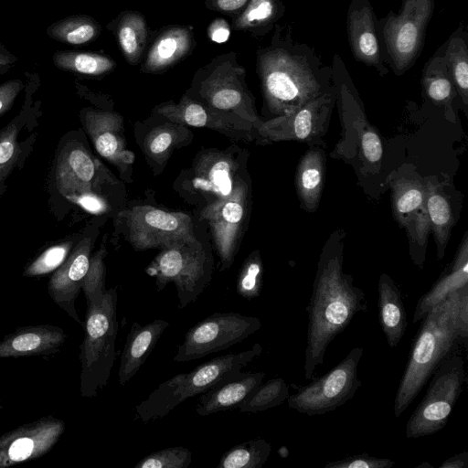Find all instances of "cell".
<instances>
[{
  "label": "cell",
  "mask_w": 468,
  "mask_h": 468,
  "mask_svg": "<svg viewBox=\"0 0 468 468\" xmlns=\"http://www.w3.org/2000/svg\"><path fill=\"white\" fill-rule=\"evenodd\" d=\"M425 206L432 230L437 258L441 260L454 225L453 214L449 199L442 191L440 183L435 178H429L425 182Z\"/></svg>",
  "instance_id": "cell-29"
},
{
  "label": "cell",
  "mask_w": 468,
  "mask_h": 468,
  "mask_svg": "<svg viewBox=\"0 0 468 468\" xmlns=\"http://www.w3.org/2000/svg\"><path fill=\"white\" fill-rule=\"evenodd\" d=\"M364 349L356 346L332 369L289 395L288 407L308 416L333 411L351 399L361 387L358 367Z\"/></svg>",
  "instance_id": "cell-10"
},
{
  "label": "cell",
  "mask_w": 468,
  "mask_h": 468,
  "mask_svg": "<svg viewBox=\"0 0 468 468\" xmlns=\"http://www.w3.org/2000/svg\"><path fill=\"white\" fill-rule=\"evenodd\" d=\"M126 239L135 250L164 249L196 239L191 218L152 206H135L121 213Z\"/></svg>",
  "instance_id": "cell-12"
},
{
  "label": "cell",
  "mask_w": 468,
  "mask_h": 468,
  "mask_svg": "<svg viewBox=\"0 0 468 468\" xmlns=\"http://www.w3.org/2000/svg\"><path fill=\"white\" fill-rule=\"evenodd\" d=\"M2 410H3V406H2V405H0V412L2 411Z\"/></svg>",
  "instance_id": "cell-54"
},
{
  "label": "cell",
  "mask_w": 468,
  "mask_h": 468,
  "mask_svg": "<svg viewBox=\"0 0 468 468\" xmlns=\"http://www.w3.org/2000/svg\"><path fill=\"white\" fill-rule=\"evenodd\" d=\"M17 61V57L11 53L0 43V66H12Z\"/></svg>",
  "instance_id": "cell-51"
},
{
  "label": "cell",
  "mask_w": 468,
  "mask_h": 468,
  "mask_svg": "<svg viewBox=\"0 0 468 468\" xmlns=\"http://www.w3.org/2000/svg\"><path fill=\"white\" fill-rule=\"evenodd\" d=\"M72 242H63L49 247L37 257L24 271L25 277H36L57 270L71 251Z\"/></svg>",
  "instance_id": "cell-43"
},
{
  "label": "cell",
  "mask_w": 468,
  "mask_h": 468,
  "mask_svg": "<svg viewBox=\"0 0 468 468\" xmlns=\"http://www.w3.org/2000/svg\"><path fill=\"white\" fill-rule=\"evenodd\" d=\"M395 462L390 459L378 458L363 452L329 462L324 468H392Z\"/></svg>",
  "instance_id": "cell-45"
},
{
  "label": "cell",
  "mask_w": 468,
  "mask_h": 468,
  "mask_svg": "<svg viewBox=\"0 0 468 468\" xmlns=\"http://www.w3.org/2000/svg\"><path fill=\"white\" fill-rule=\"evenodd\" d=\"M468 285V238L467 232L452 263L444 270L431 289L421 295L415 306L412 322H420L435 305L452 292Z\"/></svg>",
  "instance_id": "cell-25"
},
{
  "label": "cell",
  "mask_w": 468,
  "mask_h": 468,
  "mask_svg": "<svg viewBox=\"0 0 468 468\" xmlns=\"http://www.w3.org/2000/svg\"><path fill=\"white\" fill-rule=\"evenodd\" d=\"M433 11L434 0H403L399 13L390 11L378 21L385 62L396 75L419 58Z\"/></svg>",
  "instance_id": "cell-8"
},
{
  "label": "cell",
  "mask_w": 468,
  "mask_h": 468,
  "mask_svg": "<svg viewBox=\"0 0 468 468\" xmlns=\"http://www.w3.org/2000/svg\"><path fill=\"white\" fill-rule=\"evenodd\" d=\"M106 249L102 245L93 256H90L89 269L81 286L87 305L99 303L106 292Z\"/></svg>",
  "instance_id": "cell-40"
},
{
  "label": "cell",
  "mask_w": 468,
  "mask_h": 468,
  "mask_svg": "<svg viewBox=\"0 0 468 468\" xmlns=\"http://www.w3.org/2000/svg\"><path fill=\"white\" fill-rule=\"evenodd\" d=\"M99 165L82 145L64 149L56 167L58 189L66 197L94 193L98 187Z\"/></svg>",
  "instance_id": "cell-22"
},
{
  "label": "cell",
  "mask_w": 468,
  "mask_h": 468,
  "mask_svg": "<svg viewBox=\"0 0 468 468\" xmlns=\"http://www.w3.org/2000/svg\"><path fill=\"white\" fill-rule=\"evenodd\" d=\"M250 201V185L240 177L232 192L203 207L200 218L209 226L215 249L220 261V271L232 265L240 233L245 225Z\"/></svg>",
  "instance_id": "cell-14"
},
{
  "label": "cell",
  "mask_w": 468,
  "mask_h": 468,
  "mask_svg": "<svg viewBox=\"0 0 468 468\" xmlns=\"http://www.w3.org/2000/svg\"><path fill=\"white\" fill-rule=\"evenodd\" d=\"M230 35V27L225 19L218 18L214 20L207 28L208 37L216 43L226 42Z\"/></svg>",
  "instance_id": "cell-49"
},
{
  "label": "cell",
  "mask_w": 468,
  "mask_h": 468,
  "mask_svg": "<svg viewBox=\"0 0 468 468\" xmlns=\"http://www.w3.org/2000/svg\"><path fill=\"white\" fill-rule=\"evenodd\" d=\"M249 0H207V8L222 12L228 15H235L241 12Z\"/></svg>",
  "instance_id": "cell-47"
},
{
  "label": "cell",
  "mask_w": 468,
  "mask_h": 468,
  "mask_svg": "<svg viewBox=\"0 0 468 468\" xmlns=\"http://www.w3.org/2000/svg\"><path fill=\"white\" fill-rule=\"evenodd\" d=\"M101 26L89 16L75 15L58 20L47 28V35L60 43L86 45L98 37Z\"/></svg>",
  "instance_id": "cell-35"
},
{
  "label": "cell",
  "mask_w": 468,
  "mask_h": 468,
  "mask_svg": "<svg viewBox=\"0 0 468 468\" xmlns=\"http://www.w3.org/2000/svg\"><path fill=\"white\" fill-rule=\"evenodd\" d=\"M336 102L335 85L294 112L262 121L257 135L262 142L302 141L322 146Z\"/></svg>",
  "instance_id": "cell-13"
},
{
  "label": "cell",
  "mask_w": 468,
  "mask_h": 468,
  "mask_svg": "<svg viewBox=\"0 0 468 468\" xmlns=\"http://www.w3.org/2000/svg\"><path fill=\"white\" fill-rule=\"evenodd\" d=\"M262 351V346L256 343L249 350L220 356L200 364L188 373L175 375L135 406L134 420L148 422L165 417L186 399L215 388L241 371Z\"/></svg>",
  "instance_id": "cell-4"
},
{
  "label": "cell",
  "mask_w": 468,
  "mask_h": 468,
  "mask_svg": "<svg viewBox=\"0 0 468 468\" xmlns=\"http://www.w3.org/2000/svg\"><path fill=\"white\" fill-rule=\"evenodd\" d=\"M122 15L116 27V36L125 59L135 65L140 61L146 45L145 20L138 12L129 11Z\"/></svg>",
  "instance_id": "cell-36"
},
{
  "label": "cell",
  "mask_w": 468,
  "mask_h": 468,
  "mask_svg": "<svg viewBox=\"0 0 468 468\" xmlns=\"http://www.w3.org/2000/svg\"><path fill=\"white\" fill-rule=\"evenodd\" d=\"M91 246L90 238L80 241L65 261L55 270L48 283L51 300L82 327L75 302L89 269Z\"/></svg>",
  "instance_id": "cell-19"
},
{
  "label": "cell",
  "mask_w": 468,
  "mask_h": 468,
  "mask_svg": "<svg viewBox=\"0 0 468 468\" xmlns=\"http://www.w3.org/2000/svg\"><path fill=\"white\" fill-rule=\"evenodd\" d=\"M439 468H468V452H459L444 460Z\"/></svg>",
  "instance_id": "cell-50"
},
{
  "label": "cell",
  "mask_w": 468,
  "mask_h": 468,
  "mask_svg": "<svg viewBox=\"0 0 468 468\" xmlns=\"http://www.w3.org/2000/svg\"><path fill=\"white\" fill-rule=\"evenodd\" d=\"M271 444L262 438L249 440L224 452L217 468H261L271 454Z\"/></svg>",
  "instance_id": "cell-38"
},
{
  "label": "cell",
  "mask_w": 468,
  "mask_h": 468,
  "mask_svg": "<svg viewBox=\"0 0 468 468\" xmlns=\"http://www.w3.org/2000/svg\"><path fill=\"white\" fill-rule=\"evenodd\" d=\"M66 430L53 415L25 423L0 436V468L38 459L49 452Z\"/></svg>",
  "instance_id": "cell-16"
},
{
  "label": "cell",
  "mask_w": 468,
  "mask_h": 468,
  "mask_svg": "<svg viewBox=\"0 0 468 468\" xmlns=\"http://www.w3.org/2000/svg\"><path fill=\"white\" fill-rule=\"evenodd\" d=\"M192 137L186 125L168 122L153 128L144 138L143 151L152 163L164 165L172 152Z\"/></svg>",
  "instance_id": "cell-33"
},
{
  "label": "cell",
  "mask_w": 468,
  "mask_h": 468,
  "mask_svg": "<svg viewBox=\"0 0 468 468\" xmlns=\"http://www.w3.org/2000/svg\"><path fill=\"white\" fill-rule=\"evenodd\" d=\"M343 233L335 230L324 245L306 307L308 315L304 378L310 380L323 365L327 347L352 322L367 311L365 292L344 272Z\"/></svg>",
  "instance_id": "cell-1"
},
{
  "label": "cell",
  "mask_w": 468,
  "mask_h": 468,
  "mask_svg": "<svg viewBox=\"0 0 468 468\" xmlns=\"http://www.w3.org/2000/svg\"><path fill=\"white\" fill-rule=\"evenodd\" d=\"M169 322L154 320L144 325L134 322L127 335L118 370L120 385H125L141 368Z\"/></svg>",
  "instance_id": "cell-23"
},
{
  "label": "cell",
  "mask_w": 468,
  "mask_h": 468,
  "mask_svg": "<svg viewBox=\"0 0 468 468\" xmlns=\"http://www.w3.org/2000/svg\"><path fill=\"white\" fill-rule=\"evenodd\" d=\"M425 185L418 178L401 177L392 185V208L400 227L408 229L426 210Z\"/></svg>",
  "instance_id": "cell-31"
},
{
  "label": "cell",
  "mask_w": 468,
  "mask_h": 468,
  "mask_svg": "<svg viewBox=\"0 0 468 468\" xmlns=\"http://www.w3.org/2000/svg\"><path fill=\"white\" fill-rule=\"evenodd\" d=\"M83 124L101 156L120 171H126L133 165L134 154L126 148L120 114L89 109L84 111Z\"/></svg>",
  "instance_id": "cell-20"
},
{
  "label": "cell",
  "mask_w": 468,
  "mask_h": 468,
  "mask_svg": "<svg viewBox=\"0 0 468 468\" xmlns=\"http://www.w3.org/2000/svg\"><path fill=\"white\" fill-rule=\"evenodd\" d=\"M154 112L168 122L197 128H208L236 141L250 142L257 135V132L251 126L213 110L186 93L178 103H162L154 108Z\"/></svg>",
  "instance_id": "cell-17"
},
{
  "label": "cell",
  "mask_w": 468,
  "mask_h": 468,
  "mask_svg": "<svg viewBox=\"0 0 468 468\" xmlns=\"http://www.w3.org/2000/svg\"><path fill=\"white\" fill-rule=\"evenodd\" d=\"M466 379L461 355H450L436 367L426 394L406 424V437L418 439L434 434L448 422Z\"/></svg>",
  "instance_id": "cell-9"
},
{
  "label": "cell",
  "mask_w": 468,
  "mask_h": 468,
  "mask_svg": "<svg viewBox=\"0 0 468 468\" xmlns=\"http://www.w3.org/2000/svg\"><path fill=\"white\" fill-rule=\"evenodd\" d=\"M280 0H249L245 8L234 19L235 30H269L284 13Z\"/></svg>",
  "instance_id": "cell-37"
},
{
  "label": "cell",
  "mask_w": 468,
  "mask_h": 468,
  "mask_svg": "<svg viewBox=\"0 0 468 468\" xmlns=\"http://www.w3.org/2000/svg\"><path fill=\"white\" fill-rule=\"evenodd\" d=\"M52 61L59 69L90 77L103 76L116 67L115 61L107 56L78 50L57 51Z\"/></svg>",
  "instance_id": "cell-34"
},
{
  "label": "cell",
  "mask_w": 468,
  "mask_h": 468,
  "mask_svg": "<svg viewBox=\"0 0 468 468\" xmlns=\"http://www.w3.org/2000/svg\"><path fill=\"white\" fill-rule=\"evenodd\" d=\"M238 150L229 148L200 152L180 180L181 192L190 197L201 198L206 205L230 195L241 177L239 176L240 163Z\"/></svg>",
  "instance_id": "cell-15"
},
{
  "label": "cell",
  "mask_w": 468,
  "mask_h": 468,
  "mask_svg": "<svg viewBox=\"0 0 468 468\" xmlns=\"http://www.w3.org/2000/svg\"><path fill=\"white\" fill-rule=\"evenodd\" d=\"M265 377L264 372L239 371L233 377L200 394L196 411L205 417L219 411L237 409Z\"/></svg>",
  "instance_id": "cell-24"
},
{
  "label": "cell",
  "mask_w": 468,
  "mask_h": 468,
  "mask_svg": "<svg viewBox=\"0 0 468 468\" xmlns=\"http://www.w3.org/2000/svg\"><path fill=\"white\" fill-rule=\"evenodd\" d=\"M325 154L322 146L310 145L300 159L295 174V187L301 206L314 212L324 187Z\"/></svg>",
  "instance_id": "cell-28"
},
{
  "label": "cell",
  "mask_w": 468,
  "mask_h": 468,
  "mask_svg": "<svg viewBox=\"0 0 468 468\" xmlns=\"http://www.w3.org/2000/svg\"><path fill=\"white\" fill-rule=\"evenodd\" d=\"M261 321L238 313H214L191 327L177 347L175 362H187L226 350L260 330Z\"/></svg>",
  "instance_id": "cell-11"
},
{
  "label": "cell",
  "mask_w": 468,
  "mask_h": 468,
  "mask_svg": "<svg viewBox=\"0 0 468 468\" xmlns=\"http://www.w3.org/2000/svg\"><path fill=\"white\" fill-rule=\"evenodd\" d=\"M421 324L394 399L399 418L419 395L439 364L468 336V285L449 294L420 320Z\"/></svg>",
  "instance_id": "cell-3"
},
{
  "label": "cell",
  "mask_w": 468,
  "mask_h": 468,
  "mask_svg": "<svg viewBox=\"0 0 468 468\" xmlns=\"http://www.w3.org/2000/svg\"><path fill=\"white\" fill-rule=\"evenodd\" d=\"M67 338L64 329L57 325L20 326L0 340V359L54 355L60 351Z\"/></svg>",
  "instance_id": "cell-21"
},
{
  "label": "cell",
  "mask_w": 468,
  "mask_h": 468,
  "mask_svg": "<svg viewBox=\"0 0 468 468\" xmlns=\"http://www.w3.org/2000/svg\"><path fill=\"white\" fill-rule=\"evenodd\" d=\"M245 77L246 71L238 63L236 53L222 54L196 73L186 94L257 132L262 120L257 113Z\"/></svg>",
  "instance_id": "cell-6"
},
{
  "label": "cell",
  "mask_w": 468,
  "mask_h": 468,
  "mask_svg": "<svg viewBox=\"0 0 468 468\" xmlns=\"http://www.w3.org/2000/svg\"><path fill=\"white\" fill-rule=\"evenodd\" d=\"M11 68L12 66H0V75L7 72Z\"/></svg>",
  "instance_id": "cell-52"
},
{
  "label": "cell",
  "mask_w": 468,
  "mask_h": 468,
  "mask_svg": "<svg viewBox=\"0 0 468 468\" xmlns=\"http://www.w3.org/2000/svg\"><path fill=\"white\" fill-rule=\"evenodd\" d=\"M193 47V36L186 27H170L162 31L151 47L142 70L162 72L188 54Z\"/></svg>",
  "instance_id": "cell-27"
},
{
  "label": "cell",
  "mask_w": 468,
  "mask_h": 468,
  "mask_svg": "<svg viewBox=\"0 0 468 468\" xmlns=\"http://www.w3.org/2000/svg\"><path fill=\"white\" fill-rule=\"evenodd\" d=\"M67 197L92 213H99L106 208L105 203L94 193H86Z\"/></svg>",
  "instance_id": "cell-48"
},
{
  "label": "cell",
  "mask_w": 468,
  "mask_h": 468,
  "mask_svg": "<svg viewBox=\"0 0 468 468\" xmlns=\"http://www.w3.org/2000/svg\"><path fill=\"white\" fill-rule=\"evenodd\" d=\"M263 264L258 250L244 261L237 279V292L247 300L260 296L262 287Z\"/></svg>",
  "instance_id": "cell-41"
},
{
  "label": "cell",
  "mask_w": 468,
  "mask_h": 468,
  "mask_svg": "<svg viewBox=\"0 0 468 468\" xmlns=\"http://www.w3.org/2000/svg\"><path fill=\"white\" fill-rule=\"evenodd\" d=\"M378 19L369 0H351L346 14V31L351 52L356 61L388 74Z\"/></svg>",
  "instance_id": "cell-18"
},
{
  "label": "cell",
  "mask_w": 468,
  "mask_h": 468,
  "mask_svg": "<svg viewBox=\"0 0 468 468\" xmlns=\"http://www.w3.org/2000/svg\"><path fill=\"white\" fill-rule=\"evenodd\" d=\"M420 467L432 468L433 466L431 464H430L428 462H424L417 466V468H420Z\"/></svg>",
  "instance_id": "cell-53"
},
{
  "label": "cell",
  "mask_w": 468,
  "mask_h": 468,
  "mask_svg": "<svg viewBox=\"0 0 468 468\" xmlns=\"http://www.w3.org/2000/svg\"><path fill=\"white\" fill-rule=\"evenodd\" d=\"M212 269L211 254L195 239L162 249L145 271L155 278L158 292L173 282L177 292L178 308L183 309L196 302L208 285Z\"/></svg>",
  "instance_id": "cell-7"
},
{
  "label": "cell",
  "mask_w": 468,
  "mask_h": 468,
  "mask_svg": "<svg viewBox=\"0 0 468 468\" xmlns=\"http://www.w3.org/2000/svg\"><path fill=\"white\" fill-rule=\"evenodd\" d=\"M422 88L425 95L436 105L452 110L457 95L441 46L428 60L422 70Z\"/></svg>",
  "instance_id": "cell-30"
},
{
  "label": "cell",
  "mask_w": 468,
  "mask_h": 468,
  "mask_svg": "<svg viewBox=\"0 0 468 468\" xmlns=\"http://www.w3.org/2000/svg\"><path fill=\"white\" fill-rule=\"evenodd\" d=\"M192 452L184 446H172L151 452L141 459L134 468H187Z\"/></svg>",
  "instance_id": "cell-42"
},
{
  "label": "cell",
  "mask_w": 468,
  "mask_h": 468,
  "mask_svg": "<svg viewBox=\"0 0 468 468\" xmlns=\"http://www.w3.org/2000/svg\"><path fill=\"white\" fill-rule=\"evenodd\" d=\"M442 46L457 95L466 109L468 106V32L463 22Z\"/></svg>",
  "instance_id": "cell-32"
},
{
  "label": "cell",
  "mask_w": 468,
  "mask_h": 468,
  "mask_svg": "<svg viewBox=\"0 0 468 468\" xmlns=\"http://www.w3.org/2000/svg\"><path fill=\"white\" fill-rule=\"evenodd\" d=\"M289 395V387L283 378H271L261 382L237 409L241 412L263 411L282 404Z\"/></svg>",
  "instance_id": "cell-39"
},
{
  "label": "cell",
  "mask_w": 468,
  "mask_h": 468,
  "mask_svg": "<svg viewBox=\"0 0 468 468\" xmlns=\"http://www.w3.org/2000/svg\"><path fill=\"white\" fill-rule=\"evenodd\" d=\"M257 70L265 107L274 117L294 112L334 86L331 66L278 25L271 45L258 50Z\"/></svg>",
  "instance_id": "cell-2"
},
{
  "label": "cell",
  "mask_w": 468,
  "mask_h": 468,
  "mask_svg": "<svg viewBox=\"0 0 468 468\" xmlns=\"http://www.w3.org/2000/svg\"><path fill=\"white\" fill-rule=\"evenodd\" d=\"M117 300L116 288H111L99 303L87 305L80 346V391L83 398L95 397L109 382L117 357Z\"/></svg>",
  "instance_id": "cell-5"
},
{
  "label": "cell",
  "mask_w": 468,
  "mask_h": 468,
  "mask_svg": "<svg viewBox=\"0 0 468 468\" xmlns=\"http://www.w3.org/2000/svg\"><path fill=\"white\" fill-rule=\"evenodd\" d=\"M24 88L20 79H14L0 84V115L12 106L16 98Z\"/></svg>",
  "instance_id": "cell-46"
},
{
  "label": "cell",
  "mask_w": 468,
  "mask_h": 468,
  "mask_svg": "<svg viewBox=\"0 0 468 468\" xmlns=\"http://www.w3.org/2000/svg\"><path fill=\"white\" fill-rule=\"evenodd\" d=\"M18 128L15 122L0 131V184L14 166L18 154Z\"/></svg>",
  "instance_id": "cell-44"
},
{
  "label": "cell",
  "mask_w": 468,
  "mask_h": 468,
  "mask_svg": "<svg viewBox=\"0 0 468 468\" xmlns=\"http://www.w3.org/2000/svg\"><path fill=\"white\" fill-rule=\"evenodd\" d=\"M378 321L391 348L399 344L405 335L408 321L401 292L393 279L382 273L378 284Z\"/></svg>",
  "instance_id": "cell-26"
}]
</instances>
